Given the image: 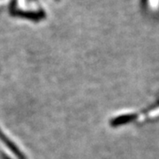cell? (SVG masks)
<instances>
[{
  "mask_svg": "<svg viewBox=\"0 0 159 159\" xmlns=\"http://www.w3.org/2000/svg\"><path fill=\"white\" fill-rule=\"evenodd\" d=\"M17 14L23 16V17H28L29 19H32V20H38L40 19V14L36 13V12H30V11H19Z\"/></svg>",
  "mask_w": 159,
  "mask_h": 159,
  "instance_id": "obj_2",
  "label": "cell"
},
{
  "mask_svg": "<svg viewBox=\"0 0 159 159\" xmlns=\"http://www.w3.org/2000/svg\"><path fill=\"white\" fill-rule=\"evenodd\" d=\"M134 119V115H125V116H121L118 119H115L112 120V125H122L129 122L131 120Z\"/></svg>",
  "mask_w": 159,
  "mask_h": 159,
  "instance_id": "obj_1",
  "label": "cell"
}]
</instances>
